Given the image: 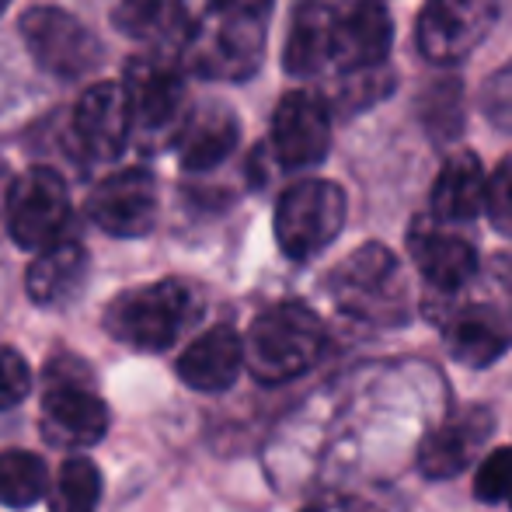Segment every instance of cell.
<instances>
[{"instance_id": "cell-1", "label": "cell", "mask_w": 512, "mask_h": 512, "mask_svg": "<svg viewBox=\"0 0 512 512\" xmlns=\"http://www.w3.org/2000/svg\"><path fill=\"white\" fill-rule=\"evenodd\" d=\"M178 60L206 81H248L265 60L272 0H175Z\"/></svg>"}, {"instance_id": "cell-2", "label": "cell", "mask_w": 512, "mask_h": 512, "mask_svg": "<svg viewBox=\"0 0 512 512\" xmlns=\"http://www.w3.org/2000/svg\"><path fill=\"white\" fill-rule=\"evenodd\" d=\"M328 297L345 317L370 328H401L411 317V290L401 258L387 244L366 241L328 272Z\"/></svg>"}, {"instance_id": "cell-3", "label": "cell", "mask_w": 512, "mask_h": 512, "mask_svg": "<svg viewBox=\"0 0 512 512\" xmlns=\"http://www.w3.org/2000/svg\"><path fill=\"white\" fill-rule=\"evenodd\" d=\"M244 342V366L258 384H290L314 370L328 352V328L307 304L283 300L251 321Z\"/></svg>"}, {"instance_id": "cell-4", "label": "cell", "mask_w": 512, "mask_h": 512, "mask_svg": "<svg viewBox=\"0 0 512 512\" xmlns=\"http://www.w3.org/2000/svg\"><path fill=\"white\" fill-rule=\"evenodd\" d=\"M203 314V293L189 279L126 290L105 307V331L133 352H164Z\"/></svg>"}, {"instance_id": "cell-5", "label": "cell", "mask_w": 512, "mask_h": 512, "mask_svg": "<svg viewBox=\"0 0 512 512\" xmlns=\"http://www.w3.org/2000/svg\"><path fill=\"white\" fill-rule=\"evenodd\" d=\"M42 439L56 450L84 453L108 432V405L91 384V366L74 356H53L46 363V387L39 401Z\"/></svg>"}, {"instance_id": "cell-6", "label": "cell", "mask_w": 512, "mask_h": 512, "mask_svg": "<svg viewBox=\"0 0 512 512\" xmlns=\"http://www.w3.org/2000/svg\"><path fill=\"white\" fill-rule=\"evenodd\" d=\"M122 95L129 105V140L143 150H161L175 143L189 119V88L168 56H136L126 67Z\"/></svg>"}, {"instance_id": "cell-7", "label": "cell", "mask_w": 512, "mask_h": 512, "mask_svg": "<svg viewBox=\"0 0 512 512\" xmlns=\"http://www.w3.org/2000/svg\"><path fill=\"white\" fill-rule=\"evenodd\" d=\"M349 199L328 178H304L276 203V244L290 262H310L342 234Z\"/></svg>"}, {"instance_id": "cell-8", "label": "cell", "mask_w": 512, "mask_h": 512, "mask_svg": "<svg viewBox=\"0 0 512 512\" xmlns=\"http://www.w3.org/2000/svg\"><path fill=\"white\" fill-rule=\"evenodd\" d=\"M446 352L467 370H485L512 349V300L436 297Z\"/></svg>"}, {"instance_id": "cell-9", "label": "cell", "mask_w": 512, "mask_h": 512, "mask_svg": "<svg viewBox=\"0 0 512 512\" xmlns=\"http://www.w3.org/2000/svg\"><path fill=\"white\" fill-rule=\"evenodd\" d=\"M21 39L32 60L60 81H77L102 67L98 35L60 7H32L21 14Z\"/></svg>"}, {"instance_id": "cell-10", "label": "cell", "mask_w": 512, "mask_h": 512, "mask_svg": "<svg viewBox=\"0 0 512 512\" xmlns=\"http://www.w3.org/2000/svg\"><path fill=\"white\" fill-rule=\"evenodd\" d=\"M502 0H425L415 25V46L436 67L464 63L495 28Z\"/></svg>"}, {"instance_id": "cell-11", "label": "cell", "mask_w": 512, "mask_h": 512, "mask_svg": "<svg viewBox=\"0 0 512 512\" xmlns=\"http://www.w3.org/2000/svg\"><path fill=\"white\" fill-rule=\"evenodd\" d=\"M7 230L25 251L63 241L70 227V192L53 168H28L7 185Z\"/></svg>"}, {"instance_id": "cell-12", "label": "cell", "mask_w": 512, "mask_h": 512, "mask_svg": "<svg viewBox=\"0 0 512 512\" xmlns=\"http://www.w3.org/2000/svg\"><path fill=\"white\" fill-rule=\"evenodd\" d=\"M405 244L432 297H457L481 272L478 248L464 234H457L453 227H443L432 216H415L411 220Z\"/></svg>"}, {"instance_id": "cell-13", "label": "cell", "mask_w": 512, "mask_h": 512, "mask_svg": "<svg viewBox=\"0 0 512 512\" xmlns=\"http://www.w3.org/2000/svg\"><path fill=\"white\" fill-rule=\"evenodd\" d=\"M272 157L283 171H307L331 150V108L314 91H290L272 112Z\"/></svg>"}, {"instance_id": "cell-14", "label": "cell", "mask_w": 512, "mask_h": 512, "mask_svg": "<svg viewBox=\"0 0 512 512\" xmlns=\"http://www.w3.org/2000/svg\"><path fill=\"white\" fill-rule=\"evenodd\" d=\"M391 42H394V25H391V14L380 7V0H356V4L335 11L328 67L338 70L342 77L384 70Z\"/></svg>"}, {"instance_id": "cell-15", "label": "cell", "mask_w": 512, "mask_h": 512, "mask_svg": "<svg viewBox=\"0 0 512 512\" xmlns=\"http://www.w3.org/2000/svg\"><path fill=\"white\" fill-rule=\"evenodd\" d=\"M495 432V411L485 405L457 408L418 443V471L429 481H450L478 460Z\"/></svg>"}, {"instance_id": "cell-16", "label": "cell", "mask_w": 512, "mask_h": 512, "mask_svg": "<svg viewBox=\"0 0 512 512\" xmlns=\"http://www.w3.org/2000/svg\"><path fill=\"white\" fill-rule=\"evenodd\" d=\"M88 216L112 237H143L157 223V182L147 168H122L98 182Z\"/></svg>"}, {"instance_id": "cell-17", "label": "cell", "mask_w": 512, "mask_h": 512, "mask_svg": "<svg viewBox=\"0 0 512 512\" xmlns=\"http://www.w3.org/2000/svg\"><path fill=\"white\" fill-rule=\"evenodd\" d=\"M74 143L84 161L108 164L129 143V105L119 84H95L74 108Z\"/></svg>"}, {"instance_id": "cell-18", "label": "cell", "mask_w": 512, "mask_h": 512, "mask_svg": "<svg viewBox=\"0 0 512 512\" xmlns=\"http://www.w3.org/2000/svg\"><path fill=\"white\" fill-rule=\"evenodd\" d=\"M244 370V342L230 324H213L185 345L178 356V377L199 394H223Z\"/></svg>"}, {"instance_id": "cell-19", "label": "cell", "mask_w": 512, "mask_h": 512, "mask_svg": "<svg viewBox=\"0 0 512 512\" xmlns=\"http://www.w3.org/2000/svg\"><path fill=\"white\" fill-rule=\"evenodd\" d=\"M485 185L488 175L474 150L446 157L429 192V216L443 227H464L485 213Z\"/></svg>"}, {"instance_id": "cell-20", "label": "cell", "mask_w": 512, "mask_h": 512, "mask_svg": "<svg viewBox=\"0 0 512 512\" xmlns=\"http://www.w3.org/2000/svg\"><path fill=\"white\" fill-rule=\"evenodd\" d=\"M241 143V119L223 102H206L189 112L175 136V150L185 171H213L227 161Z\"/></svg>"}, {"instance_id": "cell-21", "label": "cell", "mask_w": 512, "mask_h": 512, "mask_svg": "<svg viewBox=\"0 0 512 512\" xmlns=\"http://www.w3.org/2000/svg\"><path fill=\"white\" fill-rule=\"evenodd\" d=\"M84 279H88V251L81 241H63L49 244L35 255V262L28 265L25 290L32 297V304L39 307H63L81 293Z\"/></svg>"}, {"instance_id": "cell-22", "label": "cell", "mask_w": 512, "mask_h": 512, "mask_svg": "<svg viewBox=\"0 0 512 512\" xmlns=\"http://www.w3.org/2000/svg\"><path fill=\"white\" fill-rule=\"evenodd\" d=\"M331 28H335V7L321 0H304L293 7L290 32H286L283 67L290 77H317L331 63Z\"/></svg>"}, {"instance_id": "cell-23", "label": "cell", "mask_w": 512, "mask_h": 512, "mask_svg": "<svg viewBox=\"0 0 512 512\" xmlns=\"http://www.w3.org/2000/svg\"><path fill=\"white\" fill-rule=\"evenodd\" d=\"M49 512H95L102 502V471L91 457L74 453L49 481Z\"/></svg>"}, {"instance_id": "cell-24", "label": "cell", "mask_w": 512, "mask_h": 512, "mask_svg": "<svg viewBox=\"0 0 512 512\" xmlns=\"http://www.w3.org/2000/svg\"><path fill=\"white\" fill-rule=\"evenodd\" d=\"M49 492V467L39 453L0 450V506L28 509Z\"/></svg>"}, {"instance_id": "cell-25", "label": "cell", "mask_w": 512, "mask_h": 512, "mask_svg": "<svg viewBox=\"0 0 512 512\" xmlns=\"http://www.w3.org/2000/svg\"><path fill=\"white\" fill-rule=\"evenodd\" d=\"M112 18L129 39L178 49L175 0H122V4L115 7Z\"/></svg>"}, {"instance_id": "cell-26", "label": "cell", "mask_w": 512, "mask_h": 512, "mask_svg": "<svg viewBox=\"0 0 512 512\" xmlns=\"http://www.w3.org/2000/svg\"><path fill=\"white\" fill-rule=\"evenodd\" d=\"M512 485V446H499V450L485 453L478 474H474V499L485 506H502Z\"/></svg>"}, {"instance_id": "cell-27", "label": "cell", "mask_w": 512, "mask_h": 512, "mask_svg": "<svg viewBox=\"0 0 512 512\" xmlns=\"http://www.w3.org/2000/svg\"><path fill=\"white\" fill-rule=\"evenodd\" d=\"M485 216L502 237L512 241V154L502 157L499 168L488 175L485 185Z\"/></svg>"}, {"instance_id": "cell-28", "label": "cell", "mask_w": 512, "mask_h": 512, "mask_svg": "<svg viewBox=\"0 0 512 512\" xmlns=\"http://www.w3.org/2000/svg\"><path fill=\"white\" fill-rule=\"evenodd\" d=\"M32 391V370L11 345H0V411L18 408Z\"/></svg>"}, {"instance_id": "cell-29", "label": "cell", "mask_w": 512, "mask_h": 512, "mask_svg": "<svg viewBox=\"0 0 512 512\" xmlns=\"http://www.w3.org/2000/svg\"><path fill=\"white\" fill-rule=\"evenodd\" d=\"M481 108H485L492 126H499L502 133H512V60L485 81V88H481Z\"/></svg>"}, {"instance_id": "cell-30", "label": "cell", "mask_w": 512, "mask_h": 512, "mask_svg": "<svg viewBox=\"0 0 512 512\" xmlns=\"http://www.w3.org/2000/svg\"><path fill=\"white\" fill-rule=\"evenodd\" d=\"M304 512H384V509L373 506L370 499H359V495L328 492V495H321V499L307 502Z\"/></svg>"}, {"instance_id": "cell-31", "label": "cell", "mask_w": 512, "mask_h": 512, "mask_svg": "<svg viewBox=\"0 0 512 512\" xmlns=\"http://www.w3.org/2000/svg\"><path fill=\"white\" fill-rule=\"evenodd\" d=\"M4 199H7V175H4V168H0V209H4Z\"/></svg>"}, {"instance_id": "cell-32", "label": "cell", "mask_w": 512, "mask_h": 512, "mask_svg": "<svg viewBox=\"0 0 512 512\" xmlns=\"http://www.w3.org/2000/svg\"><path fill=\"white\" fill-rule=\"evenodd\" d=\"M502 506H509V512H512V485H509V492H506V499H502Z\"/></svg>"}, {"instance_id": "cell-33", "label": "cell", "mask_w": 512, "mask_h": 512, "mask_svg": "<svg viewBox=\"0 0 512 512\" xmlns=\"http://www.w3.org/2000/svg\"><path fill=\"white\" fill-rule=\"evenodd\" d=\"M7 4H11V0H0V14H4V11H7Z\"/></svg>"}]
</instances>
